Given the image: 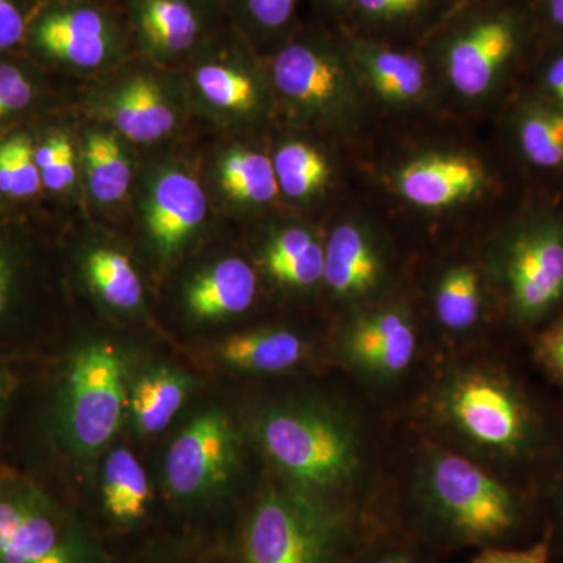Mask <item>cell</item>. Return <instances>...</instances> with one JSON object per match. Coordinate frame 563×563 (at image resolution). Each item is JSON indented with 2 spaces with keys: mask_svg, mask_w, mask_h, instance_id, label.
<instances>
[{
  "mask_svg": "<svg viewBox=\"0 0 563 563\" xmlns=\"http://www.w3.org/2000/svg\"><path fill=\"white\" fill-rule=\"evenodd\" d=\"M350 526L346 504L287 483L273 485L247 521L246 563H335Z\"/></svg>",
  "mask_w": 563,
  "mask_h": 563,
  "instance_id": "4",
  "label": "cell"
},
{
  "mask_svg": "<svg viewBox=\"0 0 563 563\" xmlns=\"http://www.w3.org/2000/svg\"><path fill=\"white\" fill-rule=\"evenodd\" d=\"M421 415L443 446L506 479L559 459L554 424L542 401L501 363L448 366L426 391Z\"/></svg>",
  "mask_w": 563,
  "mask_h": 563,
  "instance_id": "1",
  "label": "cell"
},
{
  "mask_svg": "<svg viewBox=\"0 0 563 563\" xmlns=\"http://www.w3.org/2000/svg\"><path fill=\"white\" fill-rule=\"evenodd\" d=\"M231 368L254 374L290 372L306 358L307 344L290 329H261L236 333L218 350Z\"/></svg>",
  "mask_w": 563,
  "mask_h": 563,
  "instance_id": "17",
  "label": "cell"
},
{
  "mask_svg": "<svg viewBox=\"0 0 563 563\" xmlns=\"http://www.w3.org/2000/svg\"><path fill=\"white\" fill-rule=\"evenodd\" d=\"M191 393L187 374L173 368L144 373L129 393L133 428L143 435H155L172 424Z\"/></svg>",
  "mask_w": 563,
  "mask_h": 563,
  "instance_id": "19",
  "label": "cell"
},
{
  "mask_svg": "<svg viewBox=\"0 0 563 563\" xmlns=\"http://www.w3.org/2000/svg\"><path fill=\"white\" fill-rule=\"evenodd\" d=\"M410 492L422 523L462 547H507L536 514L523 487L443 444L422 448Z\"/></svg>",
  "mask_w": 563,
  "mask_h": 563,
  "instance_id": "3",
  "label": "cell"
},
{
  "mask_svg": "<svg viewBox=\"0 0 563 563\" xmlns=\"http://www.w3.org/2000/svg\"><path fill=\"white\" fill-rule=\"evenodd\" d=\"M102 498L107 512L122 525H132L146 515L151 485L139 457L128 448L111 451L102 473Z\"/></svg>",
  "mask_w": 563,
  "mask_h": 563,
  "instance_id": "22",
  "label": "cell"
},
{
  "mask_svg": "<svg viewBox=\"0 0 563 563\" xmlns=\"http://www.w3.org/2000/svg\"><path fill=\"white\" fill-rule=\"evenodd\" d=\"M25 33V21L11 0H0V49L20 43Z\"/></svg>",
  "mask_w": 563,
  "mask_h": 563,
  "instance_id": "38",
  "label": "cell"
},
{
  "mask_svg": "<svg viewBox=\"0 0 563 563\" xmlns=\"http://www.w3.org/2000/svg\"><path fill=\"white\" fill-rule=\"evenodd\" d=\"M136 24L144 43L165 55L190 49L202 31L195 0H136Z\"/></svg>",
  "mask_w": 563,
  "mask_h": 563,
  "instance_id": "21",
  "label": "cell"
},
{
  "mask_svg": "<svg viewBox=\"0 0 563 563\" xmlns=\"http://www.w3.org/2000/svg\"><path fill=\"white\" fill-rule=\"evenodd\" d=\"M280 190L290 198L302 199L320 190L329 179V163L309 144L288 143L273 161Z\"/></svg>",
  "mask_w": 563,
  "mask_h": 563,
  "instance_id": "29",
  "label": "cell"
},
{
  "mask_svg": "<svg viewBox=\"0 0 563 563\" xmlns=\"http://www.w3.org/2000/svg\"><path fill=\"white\" fill-rule=\"evenodd\" d=\"M10 391V379L5 373L0 372V407L7 401Z\"/></svg>",
  "mask_w": 563,
  "mask_h": 563,
  "instance_id": "46",
  "label": "cell"
},
{
  "mask_svg": "<svg viewBox=\"0 0 563 563\" xmlns=\"http://www.w3.org/2000/svg\"><path fill=\"white\" fill-rule=\"evenodd\" d=\"M429 2L431 0H355L354 7L365 20L391 24L420 16Z\"/></svg>",
  "mask_w": 563,
  "mask_h": 563,
  "instance_id": "33",
  "label": "cell"
},
{
  "mask_svg": "<svg viewBox=\"0 0 563 563\" xmlns=\"http://www.w3.org/2000/svg\"><path fill=\"white\" fill-rule=\"evenodd\" d=\"M484 166L459 154H433L410 162L396 176V187L407 202L421 209L442 210L483 192Z\"/></svg>",
  "mask_w": 563,
  "mask_h": 563,
  "instance_id": "11",
  "label": "cell"
},
{
  "mask_svg": "<svg viewBox=\"0 0 563 563\" xmlns=\"http://www.w3.org/2000/svg\"><path fill=\"white\" fill-rule=\"evenodd\" d=\"M335 7H350L354 5L355 0H329Z\"/></svg>",
  "mask_w": 563,
  "mask_h": 563,
  "instance_id": "47",
  "label": "cell"
},
{
  "mask_svg": "<svg viewBox=\"0 0 563 563\" xmlns=\"http://www.w3.org/2000/svg\"><path fill=\"white\" fill-rule=\"evenodd\" d=\"M532 355L550 379L563 388V310L536 332Z\"/></svg>",
  "mask_w": 563,
  "mask_h": 563,
  "instance_id": "31",
  "label": "cell"
},
{
  "mask_svg": "<svg viewBox=\"0 0 563 563\" xmlns=\"http://www.w3.org/2000/svg\"><path fill=\"white\" fill-rule=\"evenodd\" d=\"M547 16L555 29L563 31V0H547Z\"/></svg>",
  "mask_w": 563,
  "mask_h": 563,
  "instance_id": "44",
  "label": "cell"
},
{
  "mask_svg": "<svg viewBox=\"0 0 563 563\" xmlns=\"http://www.w3.org/2000/svg\"><path fill=\"white\" fill-rule=\"evenodd\" d=\"M242 463V437L228 413L207 410L188 422L165 457V484L177 499L195 501L228 487Z\"/></svg>",
  "mask_w": 563,
  "mask_h": 563,
  "instance_id": "8",
  "label": "cell"
},
{
  "mask_svg": "<svg viewBox=\"0 0 563 563\" xmlns=\"http://www.w3.org/2000/svg\"><path fill=\"white\" fill-rule=\"evenodd\" d=\"M221 187L235 201L266 203L279 195L273 162L251 151H233L221 163Z\"/></svg>",
  "mask_w": 563,
  "mask_h": 563,
  "instance_id": "26",
  "label": "cell"
},
{
  "mask_svg": "<svg viewBox=\"0 0 563 563\" xmlns=\"http://www.w3.org/2000/svg\"><path fill=\"white\" fill-rule=\"evenodd\" d=\"M298 0H243L244 11L263 31H277L290 22Z\"/></svg>",
  "mask_w": 563,
  "mask_h": 563,
  "instance_id": "35",
  "label": "cell"
},
{
  "mask_svg": "<svg viewBox=\"0 0 563 563\" xmlns=\"http://www.w3.org/2000/svg\"><path fill=\"white\" fill-rule=\"evenodd\" d=\"M335 354L354 376L373 387L401 383L418 357V329L401 306L354 314L335 340Z\"/></svg>",
  "mask_w": 563,
  "mask_h": 563,
  "instance_id": "9",
  "label": "cell"
},
{
  "mask_svg": "<svg viewBox=\"0 0 563 563\" xmlns=\"http://www.w3.org/2000/svg\"><path fill=\"white\" fill-rule=\"evenodd\" d=\"M517 139L526 161L537 168L563 166V109L550 101L531 102L520 111Z\"/></svg>",
  "mask_w": 563,
  "mask_h": 563,
  "instance_id": "25",
  "label": "cell"
},
{
  "mask_svg": "<svg viewBox=\"0 0 563 563\" xmlns=\"http://www.w3.org/2000/svg\"><path fill=\"white\" fill-rule=\"evenodd\" d=\"M351 49L366 79L385 101L409 103L421 98L428 74L417 55L366 41H354Z\"/></svg>",
  "mask_w": 563,
  "mask_h": 563,
  "instance_id": "18",
  "label": "cell"
},
{
  "mask_svg": "<svg viewBox=\"0 0 563 563\" xmlns=\"http://www.w3.org/2000/svg\"><path fill=\"white\" fill-rule=\"evenodd\" d=\"M41 179L49 190L54 191L66 190L73 184L76 179V165H74V151L70 143L62 151L57 161L52 163L49 168L41 172Z\"/></svg>",
  "mask_w": 563,
  "mask_h": 563,
  "instance_id": "37",
  "label": "cell"
},
{
  "mask_svg": "<svg viewBox=\"0 0 563 563\" xmlns=\"http://www.w3.org/2000/svg\"><path fill=\"white\" fill-rule=\"evenodd\" d=\"M274 81L288 98L310 107H329L343 98L347 73L339 55L313 43H292L274 60Z\"/></svg>",
  "mask_w": 563,
  "mask_h": 563,
  "instance_id": "12",
  "label": "cell"
},
{
  "mask_svg": "<svg viewBox=\"0 0 563 563\" xmlns=\"http://www.w3.org/2000/svg\"><path fill=\"white\" fill-rule=\"evenodd\" d=\"M114 121L129 140L152 143L174 128V114L161 88L146 77H136L114 102Z\"/></svg>",
  "mask_w": 563,
  "mask_h": 563,
  "instance_id": "23",
  "label": "cell"
},
{
  "mask_svg": "<svg viewBox=\"0 0 563 563\" xmlns=\"http://www.w3.org/2000/svg\"><path fill=\"white\" fill-rule=\"evenodd\" d=\"M523 40V24L512 11L499 10L466 21L451 33L443 63L454 90L465 98L490 91L514 60Z\"/></svg>",
  "mask_w": 563,
  "mask_h": 563,
  "instance_id": "10",
  "label": "cell"
},
{
  "mask_svg": "<svg viewBox=\"0 0 563 563\" xmlns=\"http://www.w3.org/2000/svg\"><path fill=\"white\" fill-rule=\"evenodd\" d=\"M125 363L110 343H92L69 362L60 399L63 439L81 459L102 451L120 429L125 404Z\"/></svg>",
  "mask_w": 563,
  "mask_h": 563,
  "instance_id": "6",
  "label": "cell"
},
{
  "mask_svg": "<svg viewBox=\"0 0 563 563\" xmlns=\"http://www.w3.org/2000/svg\"><path fill=\"white\" fill-rule=\"evenodd\" d=\"M7 290H9V280H7L5 266L0 262V313H2L3 307H5Z\"/></svg>",
  "mask_w": 563,
  "mask_h": 563,
  "instance_id": "45",
  "label": "cell"
},
{
  "mask_svg": "<svg viewBox=\"0 0 563 563\" xmlns=\"http://www.w3.org/2000/svg\"><path fill=\"white\" fill-rule=\"evenodd\" d=\"M14 162H13V188L11 196L25 198L35 195L41 188V172L35 162L31 141L24 136L13 139Z\"/></svg>",
  "mask_w": 563,
  "mask_h": 563,
  "instance_id": "34",
  "label": "cell"
},
{
  "mask_svg": "<svg viewBox=\"0 0 563 563\" xmlns=\"http://www.w3.org/2000/svg\"><path fill=\"white\" fill-rule=\"evenodd\" d=\"M257 292V276L250 263L231 257L218 262L191 282L187 306L199 320H220L246 312Z\"/></svg>",
  "mask_w": 563,
  "mask_h": 563,
  "instance_id": "16",
  "label": "cell"
},
{
  "mask_svg": "<svg viewBox=\"0 0 563 563\" xmlns=\"http://www.w3.org/2000/svg\"><path fill=\"white\" fill-rule=\"evenodd\" d=\"M368 563H421L412 554L406 553L401 550L385 551V553L377 554Z\"/></svg>",
  "mask_w": 563,
  "mask_h": 563,
  "instance_id": "43",
  "label": "cell"
},
{
  "mask_svg": "<svg viewBox=\"0 0 563 563\" xmlns=\"http://www.w3.org/2000/svg\"><path fill=\"white\" fill-rule=\"evenodd\" d=\"M432 306L437 322L448 335H470L484 318L483 276L468 263L451 266L437 282Z\"/></svg>",
  "mask_w": 563,
  "mask_h": 563,
  "instance_id": "20",
  "label": "cell"
},
{
  "mask_svg": "<svg viewBox=\"0 0 563 563\" xmlns=\"http://www.w3.org/2000/svg\"><path fill=\"white\" fill-rule=\"evenodd\" d=\"M68 144L69 140L66 139V136H55V139L46 141V143L35 152V162L36 165H38L40 172L49 168L52 163L57 161L58 155L62 154V151L65 150Z\"/></svg>",
  "mask_w": 563,
  "mask_h": 563,
  "instance_id": "42",
  "label": "cell"
},
{
  "mask_svg": "<svg viewBox=\"0 0 563 563\" xmlns=\"http://www.w3.org/2000/svg\"><path fill=\"white\" fill-rule=\"evenodd\" d=\"M543 85L550 102L563 109V54L548 63L543 73Z\"/></svg>",
  "mask_w": 563,
  "mask_h": 563,
  "instance_id": "40",
  "label": "cell"
},
{
  "mask_svg": "<svg viewBox=\"0 0 563 563\" xmlns=\"http://www.w3.org/2000/svg\"><path fill=\"white\" fill-rule=\"evenodd\" d=\"M0 563H99L87 533L38 488L0 481Z\"/></svg>",
  "mask_w": 563,
  "mask_h": 563,
  "instance_id": "7",
  "label": "cell"
},
{
  "mask_svg": "<svg viewBox=\"0 0 563 563\" xmlns=\"http://www.w3.org/2000/svg\"><path fill=\"white\" fill-rule=\"evenodd\" d=\"M32 90L20 69L0 65V118L29 106Z\"/></svg>",
  "mask_w": 563,
  "mask_h": 563,
  "instance_id": "36",
  "label": "cell"
},
{
  "mask_svg": "<svg viewBox=\"0 0 563 563\" xmlns=\"http://www.w3.org/2000/svg\"><path fill=\"white\" fill-rule=\"evenodd\" d=\"M258 446L285 483L344 504L369 470V440L351 407L325 398H288L255 415Z\"/></svg>",
  "mask_w": 563,
  "mask_h": 563,
  "instance_id": "2",
  "label": "cell"
},
{
  "mask_svg": "<svg viewBox=\"0 0 563 563\" xmlns=\"http://www.w3.org/2000/svg\"><path fill=\"white\" fill-rule=\"evenodd\" d=\"M195 79L203 98L220 109L247 111L257 103L254 81L242 70L231 66L217 63L203 65L196 70Z\"/></svg>",
  "mask_w": 563,
  "mask_h": 563,
  "instance_id": "30",
  "label": "cell"
},
{
  "mask_svg": "<svg viewBox=\"0 0 563 563\" xmlns=\"http://www.w3.org/2000/svg\"><path fill=\"white\" fill-rule=\"evenodd\" d=\"M266 269L274 279L288 287H313L324 273V247L303 229L279 233L265 251Z\"/></svg>",
  "mask_w": 563,
  "mask_h": 563,
  "instance_id": "24",
  "label": "cell"
},
{
  "mask_svg": "<svg viewBox=\"0 0 563 563\" xmlns=\"http://www.w3.org/2000/svg\"><path fill=\"white\" fill-rule=\"evenodd\" d=\"M13 140L7 141L0 146V191L11 195L13 188Z\"/></svg>",
  "mask_w": 563,
  "mask_h": 563,
  "instance_id": "41",
  "label": "cell"
},
{
  "mask_svg": "<svg viewBox=\"0 0 563 563\" xmlns=\"http://www.w3.org/2000/svg\"><path fill=\"white\" fill-rule=\"evenodd\" d=\"M553 551V536L547 528L542 537L528 547L484 548L470 563H550Z\"/></svg>",
  "mask_w": 563,
  "mask_h": 563,
  "instance_id": "32",
  "label": "cell"
},
{
  "mask_svg": "<svg viewBox=\"0 0 563 563\" xmlns=\"http://www.w3.org/2000/svg\"><path fill=\"white\" fill-rule=\"evenodd\" d=\"M87 273L95 290L110 306L131 310L143 299V285L131 261L120 252L92 251L87 258Z\"/></svg>",
  "mask_w": 563,
  "mask_h": 563,
  "instance_id": "27",
  "label": "cell"
},
{
  "mask_svg": "<svg viewBox=\"0 0 563 563\" xmlns=\"http://www.w3.org/2000/svg\"><path fill=\"white\" fill-rule=\"evenodd\" d=\"M548 501L553 515V523L548 529L553 536V547L555 542L563 543V455L558 459V468H555L553 481L548 490Z\"/></svg>",
  "mask_w": 563,
  "mask_h": 563,
  "instance_id": "39",
  "label": "cell"
},
{
  "mask_svg": "<svg viewBox=\"0 0 563 563\" xmlns=\"http://www.w3.org/2000/svg\"><path fill=\"white\" fill-rule=\"evenodd\" d=\"M490 269L515 328L539 331L563 310V218L540 213L515 224Z\"/></svg>",
  "mask_w": 563,
  "mask_h": 563,
  "instance_id": "5",
  "label": "cell"
},
{
  "mask_svg": "<svg viewBox=\"0 0 563 563\" xmlns=\"http://www.w3.org/2000/svg\"><path fill=\"white\" fill-rule=\"evenodd\" d=\"M207 199L201 185L187 174H165L152 192L147 228L163 254H172L201 225Z\"/></svg>",
  "mask_w": 563,
  "mask_h": 563,
  "instance_id": "15",
  "label": "cell"
},
{
  "mask_svg": "<svg viewBox=\"0 0 563 563\" xmlns=\"http://www.w3.org/2000/svg\"><path fill=\"white\" fill-rule=\"evenodd\" d=\"M385 277L383 252L354 222L339 225L324 247L322 280L335 298L358 301L373 295Z\"/></svg>",
  "mask_w": 563,
  "mask_h": 563,
  "instance_id": "13",
  "label": "cell"
},
{
  "mask_svg": "<svg viewBox=\"0 0 563 563\" xmlns=\"http://www.w3.org/2000/svg\"><path fill=\"white\" fill-rule=\"evenodd\" d=\"M35 36L52 57L79 68L102 65L113 44L110 22L91 7L52 11L36 25Z\"/></svg>",
  "mask_w": 563,
  "mask_h": 563,
  "instance_id": "14",
  "label": "cell"
},
{
  "mask_svg": "<svg viewBox=\"0 0 563 563\" xmlns=\"http://www.w3.org/2000/svg\"><path fill=\"white\" fill-rule=\"evenodd\" d=\"M85 154L92 196L106 203L124 198L131 185L132 172L117 139L107 133H92Z\"/></svg>",
  "mask_w": 563,
  "mask_h": 563,
  "instance_id": "28",
  "label": "cell"
}]
</instances>
